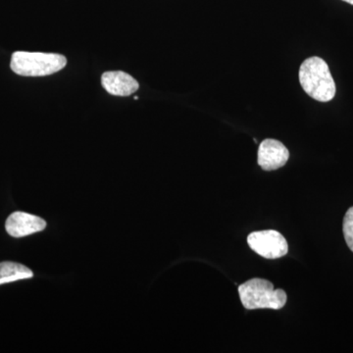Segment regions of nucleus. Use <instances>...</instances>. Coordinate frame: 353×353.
Returning a JSON list of instances; mask_svg holds the SVG:
<instances>
[{"label": "nucleus", "instance_id": "nucleus-1", "mask_svg": "<svg viewBox=\"0 0 353 353\" xmlns=\"http://www.w3.org/2000/svg\"><path fill=\"white\" fill-rule=\"evenodd\" d=\"M299 82L304 92L315 101L329 102L336 95V83L328 64L322 58L304 60L299 69Z\"/></svg>", "mask_w": 353, "mask_h": 353}, {"label": "nucleus", "instance_id": "nucleus-2", "mask_svg": "<svg viewBox=\"0 0 353 353\" xmlns=\"http://www.w3.org/2000/svg\"><path fill=\"white\" fill-rule=\"evenodd\" d=\"M66 63V57L61 54L17 51L13 53L10 66L17 75L43 77L57 73Z\"/></svg>", "mask_w": 353, "mask_h": 353}, {"label": "nucleus", "instance_id": "nucleus-3", "mask_svg": "<svg viewBox=\"0 0 353 353\" xmlns=\"http://www.w3.org/2000/svg\"><path fill=\"white\" fill-rule=\"evenodd\" d=\"M241 303L248 310L270 308L281 309L287 303L285 290L274 289V285L264 279H252L239 287Z\"/></svg>", "mask_w": 353, "mask_h": 353}, {"label": "nucleus", "instance_id": "nucleus-4", "mask_svg": "<svg viewBox=\"0 0 353 353\" xmlns=\"http://www.w3.org/2000/svg\"><path fill=\"white\" fill-rule=\"evenodd\" d=\"M248 245L267 259H277L285 256L289 252V245L283 234L274 230L254 232L248 236Z\"/></svg>", "mask_w": 353, "mask_h": 353}, {"label": "nucleus", "instance_id": "nucleus-5", "mask_svg": "<svg viewBox=\"0 0 353 353\" xmlns=\"http://www.w3.org/2000/svg\"><path fill=\"white\" fill-rule=\"evenodd\" d=\"M290 158V152L277 139H267L260 143L259 165L264 171H274L285 166Z\"/></svg>", "mask_w": 353, "mask_h": 353}, {"label": "nucleus", "instance_id": "nucleus-6", "mask_svg": "<svg viewBox=\"0 0 353 353\" xmlns=\"http://www.w3.org/2000/svg\"><path fill=\"white\" fill-rule=\"evenodd\" d=\"M46 222L41 217L29 213L14 212L7 218L6 229L7 233L14 238H23L29 234L43 231Z\"/></svg>", "mask_w": 353, "mask_h": 353}, {"label": "nucleus", "instance_id": "nucleus-7", "mask_svg": "<svg viewBox=\"0 0 353 353\" xmlns=\"http://www.w3.org/2000/svg\"><path fill=\"white\" fill-rule=\"evenodd\" d=\"M101 83L108 94L116 97H129L139 88L136 79L122 71L105 72L101 77Z\"/></svg>", "mask_w": 353, "mask_h": 353}, {"label": "nucleus", "instance_id": "nucleus-8", "mask_svg": "<svg viewBox=\"0 0 353 353\" xmlns=\"http://www.w3.org/2000/svg\"><path fill=\"white\" fill-rule=\"evenodd\" d=\"M34 273L31 269L16 262H1L0 263V285L15 281L31 279Z\"/></svg>", "mask_w": 353, "mask_h": 353}, {"label": "nucleus", "instance_id": "nucleus-9", "mask_svg": "<svg viewBox=\"0 0 353 353\" xmlns=\"http://www.w3.org/2000/svg\"><path fill=\"white\" fill-rule=\"evenodd\" d=\"M343 230L347 245L353 252V208L348 209L347 214L343 218Z\"/></svg>", "mask_w": 353, "mask_h": 353}, {"label": "nucleus", "instance_id": "nucleus-10", "mask_svg": "<svg viewBox=\"0 0 353 353\" xmlns=\"http://www.w3.org/2000/svg\"><path fill=\"white\" fill-rule=\"evenodd\" d=\"M343 1L347 2V3L352 4V6H353V0H343Z\"/></svg>", "mask_w": 353, "mask_h": 353}, {"label": "nucleus", "instance_id": "nucleus-11", "mask_svg": "<svg viewBox=\"0 0 353 353\" xmlns=\"http://www.w3.org/2000/svg\"><path fill=\"white\" fill-rule=\"evenodd\" d=\"M134 101H138L139 97H134Z\"/></svg>", "mask_w": 353, "mask_h": 353}]
</instances>
